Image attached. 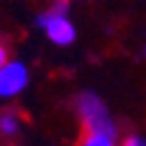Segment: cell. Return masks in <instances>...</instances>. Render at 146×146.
<instances>
[{"label":"cell","mask_w":146,"mask_h":146,"mask_svg":"<svg viewBox=\"0 0 146 146\" xmlns=\"http://www.w3.org/2000/svg\"><path fill=\"white\" fill-rule=\"evenodd\" d=\"M77 116L84 125V132H93V135H107L116 139V125L107 111V104L95 95V93H81L74 100Z\"/></svg>","instance_id":"1"},{"label":"cell","mask_w":146,"mask_h":146,"mask_svg":"<svg viewBox=\"0 0 146 146\" xmlns=\"http://www.w3.org/2000/svg\"><path fill=\"white\" fill-rule=\"evenodd\" d=\"M37 28H42L46 33V37L53 42V44H58V46H67L77 40V28L74 23H72L65 14H56V12H42L37 16Z\"/></svg>","instance_id":"2"},{"label":"cell","mask_w":146,"mask_h":146,"mask_svg":"<svg viewBox=\"0 0 146 146\" xmlns=\"http://www.w3.org/2000/svg\"><path fill=\"white\" fill-rule=\"evenodd\" d=\"M30 74H28V67L21 60H9L3 70H0V98L9 100L23 93V88L28 86Z\"/></svg>","instance_id":"3"},{"label":"cell","mask_w":146,"mask_h":146,"mask_svg":"<svg viewBox=\"0 0 146 146\" xmlns=\"http://www.w3.org/2000/svg\"><path fill=\"white\" fill-rule=\"evenodd\" d=\"M21 116L16 111H3L0 114V135L7 137V139H14L16 135L21 132Z\"/></svg>","instance_id":"4"},{"label":"cell","mask_w":146,"mask_h":146,"mask_svg":"<svg viewBox=\"0 0 146 146\" xmlns=\"http://www.w3.org/2000/svg\"><path fill=\"white\" fill-rule=\"evenodd\" d=\"M79 146H116L114 137H107V135H93V132H84Z\"/></svg>","instance_id":"5"},{"label":"cell","mask_w":146,"mask_h":146,"mask_svg":"<svg viewBox=\"0 0 146 146\" xmlns=\"http://www.w3.org/2000/svg\"><path fill=\"white\" fill-rule=\"evenodd\" d=\"M121 146H146V139L139 137V135H130V137H125Z\"/></svg>","instance_id":"6"},{"label":"cell","mask_w":146,"mask_h":146,"mask_svg":"<svg viewBox=\"0 0 146 146\" xmlns=\"http://www.w3.org/2000/svg\"><path fill=\"white\" fill-rule=\"evenodd\" d=\"M7 63H9V56H7V46H5L3 42H0V70H3Z\"/></svg>","instance_id":"7"}]
</instances>
